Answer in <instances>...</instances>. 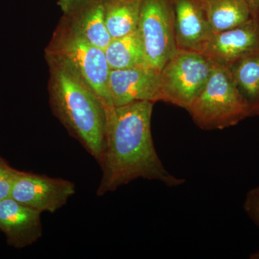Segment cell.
<instances>
[{"mask_svg":"<svg viewBox=\"0 0 259 259\" xmlns=\"http://www.w3.org/2000/svg\"><path fill=\"white\" fill-rule=\"evenodd\" d=\"M41 213L11 197L0 201V230L8 244L23 248L38 241L42 235Z\"/></svg>","mask_w":259,"mask_h":259,"instance_id":"obj_12","label":"cell"},{"mask_svg":"<svg viewBox=\"0 0 259 259\" xmlns=\"http://www.w3.org/2000/svg\"><path fill=\"white\" fill-rule=\"evenodd\" d=\"M214 33L235 28L249 20V8L244 0H202Z\"/></svg>","mask_w":259,"mask_h":259,"instance_id":"obj_15","label":"cell"},{"mask_svg":"<svg viewBox=\"0 0 259 259\" xmlns=\"http://www.w3.org/2000/svg\"><path fill=\"white\" fill-rule=\"evenodd\" d=\"M187 110L195 125L204 131L228 128L250 117L249 102L229 67L223 65L214 64L207 83Z\"/></svg>","mask_w":259,"mask_h":259,"instance_id":"obj_3","label":"cell"},{"mask_svg":"<svg viewBox=\"0 0 259 259\" xmlns=\"http://www.w3.org/2000/svg\"><path fill=\"white\" fill-rule=\"evenodd\" d=\"M243 208L247 216L259 227V186L250 189L245 194Z\"/></svg>","mask_w":259,"mask_h":259,"instance_id":"obj_18","label":"cell"},{"mask_svg":"<svg viewBox=\"0 0 259 259\" xmlns=\"http://www.w3.org/2000/svg\"><path fill=\"white\" fill-rule=\"evenodd\" d=\"M154 104L135 102L106 112V139L97 196L138 179L158 181L168 187L185 183V179L166 169L156 151L151 133Z\"/></svg>","mask_w":259,"mask_h":259,"instance_id":"obj_1","label":"cell"},{"mask_svg":"<svg viewBox=\"0 0 259 259\" xmlns=\"http://www.w3.org/2000/svg\"><path fill=\"white\" fill-rule=\"evenodd\" d=\"M20 172L0 158V201L11 197L13 186Z\"/></svg>","mask_w":259,"mask_h":259,"instance_id":"obj_17","label":"cell"},{"mask_svg":"<svg viewBox=\"0 0 259 259\" xmlns=\"http://www.w3.org/2000/svg\"><path fill=\"white\" fill-rule=\"evenodd\" d=\"M259 49V16L235 28L215 32L202 54L213 64L230 66Z\"/></svg>","mask_w":259,"mask_h":259,"instance_id":"obj_9","label":"cell"},{"mask_svg":"<svg viewBox=\"0 0 259 259\" xmlns=\"http://www.w3.org/2000/svg\"><path fill=\"white\" fill-rule=\"evenodd\" d=\"M51 112L101 165L106 139V110L93 90L69 64L45 54Z\"/></svg>","mask_w":259,"mask_h":259,"instance_id":"obj_2","label":"cell"},{"mask_svg":"<svg viewBox=\"0 0 259 259\" xmlns=\"http://www.w3.org/2000/svg\"><path fill=\"white\" fill-rule=\"evenodd\" d=\"M62 20L75 32L105 50L111 37L105 25V0H57Z\"/></svg>","mask_w":259,"mask_h":259,"instance_id":"obj_11","label":"cell"},{"mask_svg":"<svg viewBox=\"0 0 259 259\" xmlns=\"http://www.w3.org/2000/svg\"><path fill=\"white\" fill-rule=\"evenodd\" d=\"M138 30L148 66L161 71L178 50L171 0H141Z\"/></svg>","mask_w":259,"mask_h":259,"instance_id":"obj_6","label":"cell"},{"mask_svg":"<svg viewBox=\"0 0 259 259\" xmlns=\"http://www.w3.org/2000/svg\"><path fill=\"white\" fill-rule=\"evenodd\" d=\"M214 66L201 53L177 50L160 71L163 102L187 110L207 83Z\"/></svg>","mask_w":259,"mask_h":259,"instance_id":"obj_5","label":"cell"},{"mask_svg":"<svg viewBox=\"0 0 259 259\" xmlns=\"http://www.w3.org/2000/svg\"><path fill=\"white\" fill-rule=\"evenodd\" d=\"M249 8L251 17L259 16V0H244Z\"/></svg>","mask_w":259,"mask_h":259,"instance_id":"obj_19","label":"cell"},{"mask_svg":"<svg viewBox=\"0 0 259 259\" xmlns=\"http://www.w3.org/2000/svg\"><path fill=\"white\" fill-rule=\"evenodd\" d=\"M141 0H105V25L111 39L138 30Z\"/></svg>","mask_w":259,"mask_h":259,"instance_id":"obj_14","label":"cell"},{"mask_svg":"<svg viewBox=\"0 0 259 259\" xmlns=\"http://www.w3.org/2000/svg\"><path fill=\"white\" fill-rule=\"evenodd\" d=\"M249 258L251 259H259V250L250 254Z\"/></svg>","mask_w":259,"mask_h":259,"instance_id":"obj_21","label":"cell"},{"mask_svg":"<svg viewBox=\"0 0 259 259\" xmlns=\"http://www.w3.org/2000/svg\"><path fill=\"white\" fill-rule=\"evenodd\" d=\"M109 90L115 107L135 102H163L160 71L151 66L111 70Z\"/></svg>","mask_w":259,"mask_h":259,"instance_id":"obj_8","label":"cell"},{"mask_svg":"<svg viewBox=\"0 0 259 259\" xmlns=\"http://www.w3.org/2000/svg\"><path fill=\"white\" fill-rule=\"evenodd\" d=\"M104 51L110 70L148 66L138 30L125 36L112 38Z\"/></svg>","mask_w":259,"mask_h":259,"instance_id":"obj_13","label":"cell"},{"mask_svg":"<svg viewBox=\"0 0 259 259\" xmlns=\"http://www.w3.org/2000/svg\"><path fill=\"white\" fill-rule=\"evenodd\" d=\"M252 116L259 117V100L250 106V117Z\"/></svg>","mask_w":259,"mask_h":259,"instance_id":"obj_20","label":"cell"},{"mask_svg":"<svg viewBox=\"0 0 259 259\" xmlns=\"http://www.w3.org/2000/svg\"><path fill=\"white\" fill-rule=\"evenodd\" d=\"M178 50L204 51L213 31L202 0H171Z\"/></svg>","mask_w":259,"mask_h":259,"instance_id":"obj_10","label":"cell"},{"mask_svg":"<svg viewBox=\"0 0 259 259\" xmlns=\"http://www.w3.org/2000/svg\"><path fill=\"white\" fill-rule=\"evenodd\" d=\"M75 193L76 185L69 180L20 171L10 197L40 212L54 213Z\"/></svg>","mask_w":259,"mask_h":259,"instance_id":"obj_7","label":"cell"},{"mask_svg":"<svg viewBox=\"0 0 259 259\" xmlns=\"http://www.w3.org/2000/svg\"><path fill=\"white\" fill-rule=\"evenodd\" d=\"M45 54L69 64L97 95L106 112L115 107L109 90L111 70L104 49L94 45L60 20Z\"/></svg>","mask_w":259,"mask_h":259,"instance_id":"obj_4","label":"cell"},{"mask_svg":"<svg viewBox=\"0 0 259 259\" xmlns=\"http://www.w3.org/2000/svg\"><path fill=\"white\" fill-rule=\"evenodd\" d=\"M228 67L242 95L251 106L259 100V49Z\"/></svg>","mask_w":259,"mask_h":259,"instance_id":"obj_16","label":"cell"}]
</instances>
